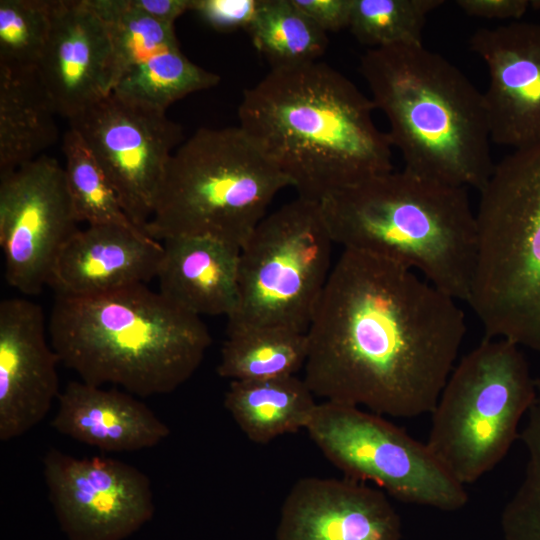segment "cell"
Wrapping results in <instances>:
<instances>
[{
  "label": "cell",
  "instance_id": "1",
  "mask_svg": "<svg viewBox=\"0 0 540 540\" xmlns=\"http://www.w3.org/2000/svg\"><path fill=\"white\" fill-rule=\"evenodd\" d=\"M456 301L407 267L343 249L307 329L305 383L378 415L431 414L466 334Z\"/></svg>",
  "mask_w": 540,
  "mask_h": 540
},
{
  "label": "cell",
  "instance_id": "2",
  "mask_svg": "<svg viewBox=\"0 0 540 540\" xmlns=\"http://www.w3.org/2000/svg\"><path fill=\"white\" fill-rule=\"evenodd\" d=\"M371 98L323 62L271 68L247 88L239 127L289 179L298 197L328 195L393 170Z\"/></svg>",
  "mask_w": 540,
  "mask_h": 540
},
{
  "label": "cell",
  "instance_id": "3",
  "mask_svg": "<svg viewBox=\"0 0 540 540\" xmlns=\"http://www.w3.org/2000/svg\"><path fill=\"white\" fill-rule=\"evenodd\" d=\"M48 332L59 361L82 382L140 397L175 391L212 342L200 316L146 284L94 297L56 295Z\"/></svg>",
  "mask_w": 540,
  "mask_h": 540
},
{
  "label": "cell",
  "instance_id": "4",
  "mask_svg": "<svg viewBox=\"0 0 540 540\" xmlns=\"http://www.w3.org/2000/svg\"><path fill=\"white\" fill-rule=\"evenodd\" d=\"M319 203L334 244L407 267L467 303L477 224L466 188L403 168L338 190Z\"/></svg>",
  "mask_w": 540,
  "mask_h": 540
},
{
  "label": "cell",
  "instance_id": "5",
  "mask_svg": "<svg viewBox=\"0 0 540 540\" xmlns=\"http://www.w3.org/2000/svg\"><path fill=\"white\" fill-rule=\"evenodd\" d=\"M359 70L405 169L483 188L495 165L483 93L455 65L423 44H406L367 49Z\"/></svg>",
  "mask_w": 540,
  "mask_h": 540
},
{
  "label": "cell",
  "instance_id": "6",
  "mask_svg": "<svg viewBox=\"0 0 540 540\" xmlns=\"http://www.w3.org/2000/svg\"><path fill=\"white\" fill-rule=\"evenodd\" d=\"M479 192L467 303L486 337L540 354V143L501 159Z\"/></svg>",
  "mask_w": 540,
  "mask_h": 540
},
{
  "label": "cell",
  "instance_id": "7",
  "mask_svg": "<svg viewBox=\"0 0 540 540\" xmlns=\"http://www.w3.org/2000/svg\"><path fill=\"white\" fill-rule=\"evenodd\" d=\"M289 179L238 127L200 128L172 154L145 233L241 248Z\"/></svg>",
  "mask_w": 540,
  "mask_h": 540
},
{
  "label": "cell",
  "instance_id": "8",
  "mask_svg": "<svg viewBox=\"0 0 540 540\" xmlns=\"http://www.w3.org/2000/svg\"><path fill=\"white\" fill-rule=\"evenodd\" d=\"M534 396L521 347L486 337L451 371L430 414L426 444L458 482L472 484L505 458Z\"/></svg>",
  "mask_w": 540,
  "mask_h": 540
},
{
  "label": "cell",
  "instance_id": "9",
  "mask_svg": "<svg viewBox=\"0 0 540 540\" xmlns=\"http://www.w3.org/2000/svg\"><path fill=\"white\" fill-rule=\"evenodd\" d=\"M333 244L319 202L297 197L266 215L240 248L238 296L226 333L307 332L332 270Z\"/></svg>",
  "mask_w": 540,
  "mask_h": 540
},
{
  "label": "cell",
  "instance_id": "10",
  "mask_svg": "<svg viewBox=\"0 0 540 540\" xmlns=\"http://www.w3.org/2000/svg\"><path fill=\"white\" fill-rule=\"evenodd\" d=\"M322 454L347 478L372 482L403 503L453 512L468 502L464 485L426 442L360 407L324 401L305 429Z\"/></svg>",
  "mask_w": 540,
  "mask_h": 540
},
{
  "label": "cell",
  "instance_id": "11",
  "mask_svg": "<svg viewBox=\"0 0 540 540\" xmlns=\"http://www.w3.org/2000/svg\"><path fill=\"white\" fill-rule=\"evenodd\" d=\"M113 186L130 220L148 224L167 164L183 142L166 111L110 93L68 120Z\"/></svg>",
  "mask_w": 540,
  "mask_h": 540
},
{
  "label": "cell",
  "instance_id": "12",
  "mask_svg": "<svg viewBox=\"0 0 540 540\" xmlns=\"http://www.w3.org/2000/svg\"><path fill=\"white\" fill-rule=\"evenodd\" d=\"M77 224L64 167L56 159L40 155L0 174V246L11 287L39 294Z\"/></svg>",
  "mask_w": 540,
  "mask_h": 540
},
{
  "label": "cell",
  "instance_id": "13",
  "mask_svg": "<svg viewBox=\"0 0 540 540\" xmlns=\"http://www.w3.org/2000/svg\"><path fill=\"white\" fill-rule=\"evenodd\" d=\"M42 472L68 540H123L154 514L150 479L126 462L77 458L51 448L42 458Z\"/></svg>",
  "mask_w": 540,
  "mask_h": 540
},
{
  "label": "cell",
  "instance_id": "14",
  "mask_svg": "<svg viewBox=\"0 0 540 540\" xmlns=\"http://www.w3.org/2000/svg\"><path fill=\"white\" fill-rule=\"evenodd\" d=\"M469 46L489 74L483 98L491 141L514 150L540 143V25L479 28Z\"/></svg>",
  "mask_w": 540,
  "mask_h": 540
},
{
  "label": "cell",
  "instance_id": "15",
  "mask_svg": "<svg viewBox=\"0 0 540 540\" xmlns=\"http://www.w3.org/2000/svg\"><path fill=\"white\" fill-rule=\"evenodd\" d=\"M40 305L24 298L0 302V440L38 425L58 399L57 363Z\"/></svg>",
  "mask_w": 540,
  "mask_h": 540
},
{
  "label": "cell",
  "instance_id": "16",
  "mask_svg": "<svg viewBox=\"0 0 540 540\" xmlns=\"http://www.w3.org/2000/svg\"><path fill=\"white\" fill-rule=\"evenodd\" d=\"M401 531L381 490L347 477H305L282 504L276 540H401Z\"/></svg>",
  "mask_w": 540,
  "mask_h": 540
},
{
  "label": "cell",
  "instance_id": "17",
  "mask_svg": "<svg viewBox=\"0 0 540 540\" xmlns=\"http://www.w3.org/2000/svg\"><path fill=\"white\" fill-rule=\"evenodd\" d=\"M111 44L90 0H51L37 72L58 115L71 119L111 93Z\"/></svg>",
  "mask_w": 540,
  "mask_h": 540
},
{
  "label": "cell",
  "instance_id": "18",
  "mask_svg": "<svg viewBox=\"0 0 540 540\" xmlns=\"http://www.w3.org/2000/svg\"><path fill=\"white\" fill-rule=\"evenodd\" d=\"M163 244L144 231L88 225L63 246L48 285L57 296L94 297L156 278Z\"/></svg>",
  "mask_w": 540,
  "mask_h": 540
},
{
  "label": "cell",
  "instance_id": "19",
  "mask_svg": "<svg viewBox=\"0 0 540 540\" xmlns=\"http://www.w3.org/2000/svg\"><path fill=\"white\" fill-rule=\"evenodd\" d=\"M57 400L51 426L64 436L105 452L152 448L171 433L164 421L128 392L73 381Z\"/></svg>",
  "mask_w": 540,
  "mask_h": 540
},
{
  "label": "cell",
  "instance_id": "20",
  "mask_svg": "<svg viewBox=\"0 0 540 540\" xmlns=\"http://www.w3.org/2000/svg\"><path fill=\"white\" fill-rule=\"evenodd\" d=\"M162 244L159 292L194 315L227 318L237 302L240 248L199 236L171 237Z\"/></svg>",
  "mask_w": 540,
  "mask_h": 540
},
{
  "label": "cell",
  "instance_id": "21",
  "mask_svg": "<svg viewBox=\"0 0 540 540\" xmlns=\"http://www.w3.org/2000/svg\"><path fill=\"white\" fill-rule=\"evenodd\" d=\"M55 114L37 69L0 67V174L33 161L56 142Z\"/></svg>",
  "mask_w": 540,
  "mask_h": 540
},
{
  "label": "cell",
  "instance_id": "22",
  "mask_svg": "<svg viewBox=\"0 0 540 540\" xmlns=\"http://www.w3.org/2000/svg\"><path fill=\"white\" fill-rule=\"evenodd\" d=\"M315 395L296 375L230 381L224 406L244 435L257 444L306 429Z\"/></svg>",
  "mask_w": 540,
  "mask_h": 540
},
{
  "label": "cell",
  "instance_id": "23",
  "mask_svg": "<svg viewBox=\"0 0 540 540\" xmlns=\"http://www.w3.org/2000/svg\"><path fill=\"white\" fill-rule=\"evenodd\" d=\"M307 332L258 327L226 333L217 373L231 381L295 375L304 368Z\"/></svg>",
  "mask_w": 540,
  "mask_h": 540
},
{
  "label": "cell",
  "instance_id": "24",
  "mask_svg": "<svg viewBox=\"0 0 540 540\" xmlns=\"http://www.w3.org/2000/svg\"><path fill=\"white\" fill-rule=\"evenodd\" d=\"M256 50L271 68L316 62L326 51L328 38L292 0H260L247 30Z\"/></svg>",
  "mask_w": 540,
  "mask_h": 540
},
{
  "label": "cell",
  "instance_id": "25",
  "mask_svg": "<svg viewBox=\"0 0 540 540\" xmlns=\"http://www.w3.org/2000/svg\"><path fill=\"white\" fill-rule=\"evenodd\" d=\"M220 76L190 61L180 50L160 53L125 73L114 85L117 96L166 111L183 97L216 86Z\"/></svg>",
  "mask_w": 540,
  "mask_h": 540
},
{
  "label": "cell",
  "instance_id": "26",
  "mask_svg": "<svg viewBox=\"0 0 540 540\" xmlns=\"http://www.w3.org/2000/svg\"><path fill=\"white\" fill-rule=\"evenodd\" d=\"M103 20L110 44V86L132 68L165 51L180 48L173 25L160 23L130 0H90Z\"/></svg>",
  "mask_w": 540,
  "mask_h": 540
},
{
  "label": "cell",
  "instance_id": "27",
  "mask_svg": "<svg viewBox=\"0 0 540 540\" xmlns=\"http://www.w3.org/2000/svg\"><path fill=\"white\" fill-rule=\"evenodd\" d=\"M65 178L78 223L139 229L122 204L94 155L73 128L63 138Z\"/></svg>",
  "mask_w": 540,
  "mask_h": 540
},
{
  "label": "cell",
  "instance_id": "28",
  "mask_svg": "<svg viewBox=\"0 0 540 540\" xmlns=\"http://www.w3.org/2000/svg\"><path fill=\"white\" fill-rule=\"evenodd\" d=\"M443 0H352L349 30L367 49L423 44L428 16Z\"/></svg>",
  "mask_w": 540,
  "mask_h": 540
},
{
  "label": "cell",
  "instance_id": "29",
  "mask_svg": "<svg viewBox=\"0 0 540 540\" xmlns=\"http://www.w3.org/2000/svg\"><path fill=\"white\" fill-rule=\"evenodd\" d=\"M519 439L526 451L522 481L501 515L503 540H540V377Z\"/></svg>",
  "mask_w": 540,
  "mask_h": 540
},
{
  "label": "cell",
  "instance_id": "30",
  "mask_svg": "<svg viewBox=\"0 0 540 540\" xmlns=\"http://www.w3.org/2000/svg\"><path fill=\"white\" fill-rule=\"evenodd\" d=\"M51 28V0L0 1V67L35 70Z\"/></svg>",
  "mask_w": 540,
  "mask_h": 540
},
{
  "label": "cell",
  "instance_id": "31",
  "mask_svg": "<svg viewBox=\"0 0 540 540\" xmlns=\"http://www.w3.org/2000/svg\"><path fill=\"white\" fill-rule=\"evenodd\" d=\"M260 0H191L193 11L203 22L218 31L248 30Z\"/></svg>",
  "mask_w": 540,
  "mask_h": 540
},
{
  "label": "cell",
  "instance_id": "32",
  "mask_svg": "<svg viewBox=\"0 0 540 540\" xmlns=\"http://www.w3.org/2000/svg\"><path fill=\"white\" fill-rule=\"evenodd\" d=\"M324 32L348 28L352 0H292Z\"/></svg>",
  "mask_w": 540,
  "mask_h": 540
},
{
  "label": "cell",
  "instance_id": "33",
  "mask_svg": "<svg viewBox=\"0 0 540 540\" xmlns=\"http://www.w3.org/2000/svg\"><path fill=\"white\" fill-rule=\"evenodd\" d=\"M467 15L486 19L520 21L530 7L529 0H457Z\"/></svg>",
  "mask_w": 540,
  "mask_h": 540
},
{
  "label": "cell",
  "instance_id": "34",
  "mask_svg": "<svg viewBox=\"0 0 540 540\" xmlns=\"http://www.w3.org/2000/svg\"><path fill=\"white\" fill-rule=\"evenodd\" d=\"M130 2L150 18L173 26L175 20L191 8V0H130Z\"/></svg>",
  "mask_w": 540,
  "mask_h": 540
},
{
  "label": "cell",
  "instance_id": "35",
  "mask_svg": "<svg viewBox=\"0 0 540 540\" xmlns=\"http://www.w3.org/2000/svg\"><path fill=\"white\" fill-rule=\"evenodd\" d=\"M529 2L532 9L540 11V0H529Z\"/></svg>",
  "mask_w": 540,
  "mask_h": 540
}]
</instances>
